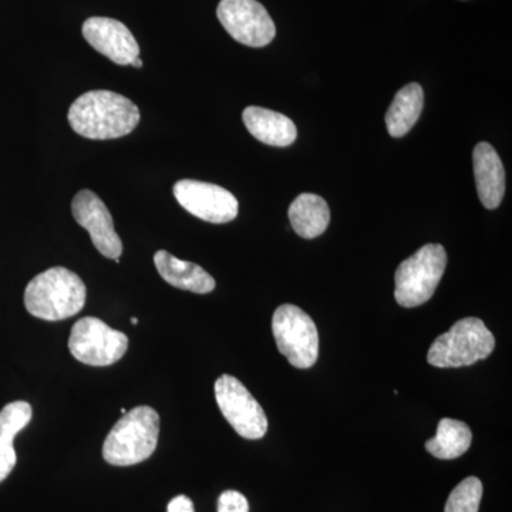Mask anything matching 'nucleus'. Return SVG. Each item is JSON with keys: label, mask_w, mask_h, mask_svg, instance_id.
Listing matches in <instances>:
<instances>
[{"label": "nucleus", "mask_w": 512, "mask_h": 512, "mask_svg": "<svg viewBox=\"0 0 512 512\" xmlns=\"http://www.w3.org/2000/svg\"><path fill=\"white\" fill-rule=\"evenodd\" d=\"M279 352L298 369H309L318 362L319 333L308 313L295 305H282L272 318Z\"/></svg>", "instance_id": "6"}, {"label": "nucleus", "mask_w": 512, "mask_h": 512, "mask_svg": "<svg viewBox=\"0 0 512 512\" xmlns=\"http://www.w3.org/2000/svg\"><path fill=\"white\" fill-rule=\"evenodd\" d=\"M18 463L13 440L8 437L0 436V484L8 478Z\"/></svg>", "instance_id": "21"}, {"label": "nucleus", "mask_w": 512, "mask_h": 512, "mask_svg": "<svg viewBox=\"0 0 512 512\" xmlns=\"http://www.w3.org/2000/svg\"><path fill=\"white\" fill-rule=\"evenodd\" d=\"M131 66L137 67V69H140V67H143V62H141L140 57H137V59H134L133 63H131Z\"/></svg>", "instance_id": "24"}, {"label": "nucleus", "mask_w": 512, "mask_h": 512, "mask_svg": "<svg viewBox=\"0 0 512 512\" xmlns=\"http://www.w3.org/2000/svg\"><path fill=\"white\" fill-rule=\"evenodd\" d=\"M82 32L94 50L119 66H128L140 57L136 37L119 20L90 18L83 23Z\"/></svg>", "instance_id": "12"}, {"label": "nucleus", "mask_w": 512, "mask_h": 512, "mask_svg": "<svg viewBox=\"0 0 512 512\" xmlns=\"http://www.w3.org/2000/svg\"><path fill=\"white\" fill-rule=\"evenodd\" d=\"M32 406L26 402L6 404L0 412V436L15 440L20 431L25 429L32 420Z\"/></svg>", "instance_id": "20"}, {"label": "nucleus", "mask_w": 512, "mask_h": 512, "mask_svg": "<svg viewBox=\"0 0 512 512\" xmlns=\"http://www.w3.org/2000/svg\"><path fill=\"white\" fill-rule=\"evenodd\" d=\"M446 266L447 252L440 244L424 245L416 254L404 259L394 275L397 303L403 308H416L429 302Z\"/></svg>", "instance_id": "5"}, {"label": "nucleus", "mask_w": 512, "mask_h": 512, "mask_svg": "<svg viewBox=\"0 0 512 512\" xmlns=\"http://www.w3.org/2000/svg\"><path fill=\"white\" fill-rule=\"evenodd\" d=\"M242 120L249 133L268 146L288 147L298 137L293 121L276 111L249 106L242 113Z\"/></svg>", "instance_id": "14"}, {"label": "nucleus", "mask_w": 512, "mask_h": 512, "mask_svg": "<svg viewBox=\"0 0 512 512\" xmlns=\"http://www.w3.org/2000/svg\"><path fill=\"white\" fill-rule=\"evenodd\" d=\"M160 436V416L148 406L134 407L111 429L103 457L111 466L127 467L153 456Z\"/></svg>", "instance_id": "3"}, {"label": "nucleus", "mask_w": 512, "mask_h": 512, "mask_svg": "<svg viewBox=\"0 0 512 512\" xmlns=\"http://www.w3.org/2000/svg\"><path fill=\"white\" fill-rule=\"evenodd\" d=\"M473 441V433L464 421L443 419L437 434L426 443V450L439 460H454L466 454Z\"/></svg>", "instance_id": "18"}, {"label": "nucleus", "mask_w": 512, "mask_h": 512, "mask_svg": "<svg viewBox=\"0 0 512 512\" xmlns=\"http://www.w3.org/2000/svg\"><path fill=\"white\" fill-rule=\"evenodd\" d=\"M218 512H249L248 500L238 491H225L218 500Z\"/></svg>", "instance_id": "22"}, {"label": "nucleus", "mask_w": 512, "mask_h": 512, "mask_svg": "<svg viewBox=\"0 0 512 512\" xmlns=\"http://www.w3.org/2000/svg\"><path fill=\"white\" fill-rule=\"evenodd\" d=\"M72 212L77 224L89 232L97 251L106 258L120 262L123 242L114 229L109 208L100 200L99 195L90 190L77 192L73 198Z\"/></svg>", "instance_id": "11"}, {"label": "nucleus", "mask_w": 512, "mask_h": 512, "mask_svg": "<svg viewBox=\"0 0 512 512\" xmlns=\"http://www.w3.org/2000/svg\"><path fill=\"white\" fill-rule=\"evenodd\" d=\"M174 197L185 211L211 224H227L238 215V200L220 185L181 180L174 185Z\"/></svg>", "instance_id": "10"}, {"label": "nucleus", "mask_w": 512, "mask_h": 512, "mask_svg": "<svg viewBox=\"0 0 512 512\" xmlns=\"http://www.w3.org/2000/svg\"><path fill=\"white\" fill-rule=\"evenodd\" d=\"M483 498L480 478L467 477L451 491L444 512H478Z\"/></svg>", "instance_id": "19"}, {"label": "nucleus", "mask_w": 512, "mask_h": 512, "mask_svg": "<svg viewBox=\"0 0 512 512\" xmlns=\"http://www.w3.org/2000/svg\"><path fill=\"white\" fill-rule=\"evenodd\" d=\"M69 123L79 136L90 140H113L127 136L140 123L136 104L119 93L93 90L74 101Z\"/></svg>", "instance_id": "1"}, {"label": "nucleus", "mask_w": 512, "mask_h": 512, "mask_svg": "<svg viewBox=\"0 0 512 512\" xmlns=\"http://www.w3.org/2000/svg\"><path fill=\"white\" fill-rule=\"evenodd\" d=\"M217 16L224 29L241 45L264 47L275 39L274 20L256 0H221Z\"/></svg>", "instance_id": "9"}, {"label": "nucleus", "mask_w": 512, "mask_h": 512, "mask_svg": "<svg viewBox=\"0 0 512 512\" xmlns=\"http://www.w3.org/2000/svg\"><path fill=\"white\" fill-rule=\"evenodd\" d=\"M493 333L478 318H464L434 340L427 362L440 369L471 366L493 353Z\"/></svg>", "instance_id": "4"}, {"label": "nucleus", "mask_w": 512, "mask_h": 512, "mask_svg": "<svg viewBox=\"0 0 512 512\" xmlns=\"http://www.w3.org/2000/svg\"><path fill=\"white\" fill-rule=\"evenodd\" d=\"M154 264L161 278L174 288L200 293V295L215 289V279L200 265L181 261L163 249L154 255Z\"/></svg>", "instance_id": "15"}, {"label": "nucleus", "mask_w": 512, "mask_h": 512, "mask_svg": "<svg viewBox=\"0 0 512 512\" xmlns=\"http://www.w3.org/2000/svg\"><path fill=\"white\" fill-rule=\"evenodd\" d=\"M423 106L424 92L419 83L407 84L399 90L386 113V126L390 136H406L419 120Z\"/></svg>", "instance_id": "17"}, {"label": "nucleus", "mask_w": 512, "mask_h": 512, "mask_svg": "<svg viewBox=\"0 0 512 512\" xmlns=\"http://www.w3.org/2000/svg\"><path fill=\"white\" fill-rule=\"evenodd\" d=\"M167 512H195L194 504L185 495H178L168 504Z\"/></svg>", "instance_id": "23"}, {"label": "nucleus", "mask_w": 512, "mask_h": 512, "mask_svg": "<svg viewBox=\"0 0 512 512\" xmlns=\"http://www.w3.org/2000/svg\"><path fill=\"white\" fill-rule=\"evenodd\" d=\"M473 163L478 197L485 208L495 210L500 207L505 192L503 161L491 144L478 143L474 148Z\"/></svg>", "instance_id": "13"}, {"label": "nucleus", "mask_w": 512, "mask_h": 512, "mask_svg": "<svg viewBox=\"0 0 512 512\" xmlns=\"http://www.w3.org/2000/svg\"><path fill=\"white\" fill-rule=\"evenodd\" d=\"M215 399L222 416L239 436L247 440H259L265 436L268 419L264 409L237 377L222 375L215 382Z\"/></svg>", "instance_id": "8"}, {"label": "nucleus", "mask_w": 512, "mask_h": 512, "mask_svg": "<svg viewBox=\"0 0 512 512\" xmlns=\"http://www.w3.org/2000/svg\"><path fill=\"white\" fill-rule=\"evenodd\" d=\"M131 323H133V325H137V323H138L137 318H131Z\"/></svg>", "instance_id": "25"}, {"label": "nucleus", "mask_w": 512, "mask_h": 512, "mask_svg": "<svg viewBox=\"0 0 512 512\" xmlns=\"http://www.w3.org/2000/svg\"><path fill=\"white\" fill-rule=\"evenodd\" d=\"M289 221L299 237L318 238L330 222L328 202L316 194H301L289 207Z\"/></svg>", "instance_id": "16"}, {"label": "nucleus", "mask_w": 512, "mask_h": 512, "mask_svg": "<svg viewBox=\"0 0 512 512\" xmlns=\"http://www.w3.org/2000/svg\"><path fill=\"white\" fill-rule=\"evenodd\" d=\"M86 303V285L80 276L63 268L47 269L35 276L25 291V306L37 319L64 320L77 315Z\"/></svg>", "instance_id": "2"}, {"label": "nucleus", "mask_w": 512, "mask_h": 512, "mask_svg": "<svg viewBox=\"0 0 512 512\" xmlns=\"http://www.w3.org/2000/svg\"><path fill=\"white\" fill-rule=\"evenodd\" d=\"M69 349L74 359L89 366H110L126 355L128 338L99 318L87 316L72 328Z\"/></svg>", "instance_id": "7"}]
</instances>
